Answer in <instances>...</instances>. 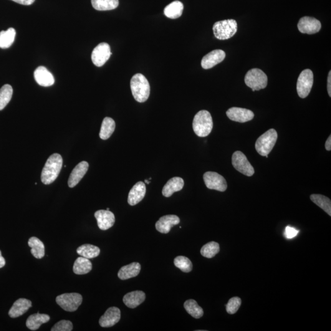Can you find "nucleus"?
Listing matches in <instances>:
<instances>
[{"mask_svg":"<svg viewBox=\"0 0 331 331\" xmlns=\"http://www.w3.org/2000/svg\"><path fill=\"white\" fill-rule=\"evenodd\" d=\"M63 166V158L60 154L54 153L47 159L41 173L42 183L45 185L54 183L59 176Z\"/></svg>","mask_w":331,"mask_h":331,"instance_id":"1","label":"nucleus"},{"mask_svg":"<svg viewBox=\"0 0 331 331\" xmlns=\"http://www.w3.org/2000/svg\"><path fill=\"white\" fill-rule=\"evenodd\" d=\"M131 92L136 102H146L150 93V87L148 80L142 74H136L131 78L130 82Z\"/></svg>","mask_w":331,"mask_h":331,"instance_id":"2","label":"nucleus"},{"mask_svg":"<svg viewBox=\"0 0 331 331\" xmlns=\"http://www.w3.org/2000/svg\"><path fill=\"white\" fill-rule=\"evenodd\" d=\"M194 132L199 137H206L213 128V120L211 113L207 110L199 111L194 116L193 122Z\"/></svg>","mask_w":331,"mask_h":331,"instance_id":"3","label":"nucleus"},{"mask_svg":"<svg viewBox=\"0 0 331 331\" xmlns=\"http://www.w3.org/2000/svg\"><path fill=\"white\" fill-rule=\"evenodd\" d=\"M278 138V134L274 129H270L263 135L260 136L255 143L257 152L262 156H268L275 146Z\"/></svg>","mask_w":331,"mask_h":331,"instance_id":"4","label":"nucleus"},{"mask_svg":"<svg viewBox=\"0 0 331 331\" xmlns=\"http://www.w3.org/2000/svg\"><path fill=\"white\" fill-rule=\"evenodd\" d=\"M237 30V22L234 19L217 22L213 26L215 37L220 40L231 38L236 34Z\"/></svg>","mask_w":331,"mask_h":331,"instance_id":"5","label":"nucleus"},{"mask_svg":"<svg viewBox=\"0 0 331 331\" xmlns=\"http://www.w3.org/2000/svg\"><path fill=\"white\" fill-rule=\"evenodd\" d=\"M267 76L262 70L254 68L247 72L245 76V83L252 88L253 92L264 89L267 87Z\"/></svg>","mask_w":331,"mask_h":331,"instance_id":"6","label":"nucleus"},{"mask_svg":"<svg viewBox=\"0 0 331 331\" xmlns=\"http://www.w3.org/2000/svg\"><path fill=\"white\" fill-rule=\"evenodd\" d=\"M56 302L62 309L67 312L77 310L82 302V296L79 293H65L58 295Z\"/></svg>","mask_w":331,"mask_h":331,"instance_id":"7","label":"nucleus"},{"mask_svg":"<svg viewBox=\"0 0 331 331\" xmlns=\"http://www.w3.org/2000/svg\"><path fill=\"white\" fill-rule=\"evenodd\" d=\"M313 84V74L309 69L302 71L298 77L297 92L300 98H305L309 95Z\"/></svg>","mask_w":331,"mask_h":331,"instance_id":"8","label":"nucleus"},{"mask_svg":"<svg viewBox=\"0 0 331 331\" xmlns=\"http://www.w3.org/2000/svg\"><path fill=\"white\" fill-rule=\"evenodd\" d=\"M232 164L234 168L244 175L251 177L255 173V169L250 163L246 156L241 151H236L232 156Z\"/></svg>","mask_w":331,"mask_h":331,"instance_id":"9","label":"nucleus"},{"mask_svg":"<svg viewBox=\"0 0 331 331\" xmlns=\"http://www.w3.org/2000/svg\"><path fill=\"white\" fill-rule=\"evenodd\" d=\"M204 183L209 189L223 192L227 189L226 181L223 176L216 172H206L203 176Z\"/></svg>","mask_w":331,"mask_h":331,"instance_id":"10","label":"nucleus"},{"mask_svg":"<svg viewBox=\"0 0 331 331\" xmlns=\"http://www.w3.org/2000/svg\"><path fill=\"white\" fill-rule=\"evenodd\" d=\"M111 55L112 53L110 45L108 43H100L92 52V60L93 64L98 67H102L110 59Z\"/></svg>","mask_w":331,"mask_h":331,"instance_id":"11","label":"nucleus"},{"mask_svg":"<svg viewBox=\"0 0 331 331\" xmlns=\"http://www.w3.org/2000/svg\"><path fill=\"white\" fill-rule=\"evenodd\" d=\"M297 28L302 34L312 35L319 32L322 24L317 19L305 16L299 20Z\"/></svg>","mask_w":331,"mask_h":331,"instance_id":"12","label":"nucleus"},{"mask_svg":"<svg viewBox=\"0 0 331 331\" xmlns=\"http://www.w3.org/2000/svg\"><path fill=\"white\" fill-rule=\"evenodd\" d=\"M226 115L230 120L239 123L249 122L254 118V113L247 109L233 107L229 109Z\"/></svg>","mask_w":331,"mask_h":331,"instance_id":"13","label":"nucleus"},{"mask_svg":"<svg viewBox=\"0 0 331 331\" xmlns=\"http://www.w3.org/2000/svg\"><path fill=\"white\" fill-rule=\"evenodd\" d=\"M98 226L100 229L106 231L113 226L115 219L114 214L108 210H100L95 213Z\"/></svg>","mask_w":331,"mask_h":331,"instance_id":"14","label":"nucleus"},{"mask_svg":"<svg viewBox=\"0 0 331 331\" xmlns=\"http://www.w3.org/2000/svg\"><path fill=\"white\" fill-rule=\"evenodd\" d=\"M225 57L226 54L223 50H214L203 58L201 61V67L205 70L211 69L215 66L223 62Z\"/></svg>","mask_w":331,"mask_h":331,"instance_id":"15","label":"nucleus"},{"mask_svg":"<svg viewBox=\"0 0 331 331\" xmlns=\"http://www.w3.org/2000/svg\"><path fill=\"white\" fill-rule=\"evenodd\" d=\"M121 318L120 310L117 307L109 308L105 314L100 318L99 323L103 328L112 327L119 322Z\"/></svg>","mask_w":331,"mask_h":331,"instance_id":"16","label":"nucleus"},{"mask_svg":"<svg viewBox=\"0 0 331 331\" xmlns=\"http://www.w3.org/2000/svg\"><path fill=\"white\" fill-rule=\"evenodd\" d=\"M180 219L175 215H168L161 217L155 224V228L158 232L163 234L168 233L172 227L180 223Z\"/></svg>","mask_w":331,"mask_h":331,"instance_id":"17","label":"nucleus"},{"mask_svg":"<svg viewBox=\"0 0 331 331\" xmlns=\"http://www.w3.org/2000/svg\"><path fill=\"white\" fill-rule=\"evenodd\" d=\"M88 167H89V165H88L87 161H82L75 167L72 173L70 174L69 179H68V186L70 188H73L79 183L83 176L87 173Z\"/></svg>","mask_w":331,"mask_h":331,"instance_id":"18","label":"nucleus"},{"mask_svg":"<svg viewBox=\"0 0 331 331\" xmlns=\"http://www.w3.org/2000/svg\"><path fill=\"white\" fill-rule=\"evenodd\" d=\"M146 186L143 182H139L131 189L128 194V203L130 206H135L145 198Z\"/></svg>","mask_w":331,"mask_h":331,"instance_id":"19","label":"nucleus"},{"mask_svg":"<svg viewBox=\"0 0 331 331\" xmlns=\"http://www.w3.org/2000/svg\"><path fill=\"white\" fill-rule=\"evenodd\" d=\"M35 80L42 87H50L54 85L55 79L51 73L44 67H39L35 71Z\"/></svg>","mask_w":331,"mask_h":331,"instance_id":"20","label":"nucleus"},{"mask_svg":"<svg viewBox=\"0 0 331 331\" xmlns=\"http://www.w3.org/2000/svg\"><path fill=\"white\" fill-rule=\"evenodd\" d=\"M32 307V303L30 300L21 298L14 303L9 310L8 314L12 318L21 317Z\"/></svg>","mask_w":331,"mask_h":331,"instance_id":"21","label":"nucleus"},{"mask_svg":"<svg viewBox=\"0 0 331 331\" xmlns=\"http://www.w3.org/2000/svg\"><path fill=\"white\" fill-rule=\"evenodd\" d=\"M146 299V294L142 291H135L127 293L123 298L124 304L131 309H135L145 301Z\"/></svg>","mask_w":331,"mask_h":331,"instance_id":"22","label":"nucleus"},{"mask_svg":"<svg viewBox=\"0 0 331 331\" xmlns=\"http://www.w3.org/2000/svg\"><path fill=\"white\" fill-rule=\"evenodd\" d=\"M184 181L183 179L179 178V177H175L169 180L166 185L164 186L162 194L166 198L173 195L175 192L181 191L184 188Z\"/></svg>","mask_w":331,"mask_h":331,"instance_id":"23","label":"nucleus"},{"mask_svg":"<svg viewBox=\"0 0 331 331\" xmlns=\"http://www.w3.org/2000/svg\"><path fill=\"white\" fill-rule=\"evenodd\" d=\"M141 269V264L139 262H133V263L123 266L118 272V277L121 280H128L138 276Z\"/></svg>","mask_w":331,"mask_h":331,"instance_id":"24","label":"nucleus"},{"mask_svg":"<svg viewBox=\"0 0 331 331\" xmlns=\"http://www.w3.org/2000/svg\"><path fill=\"white\" fill-rule=\"evenodd\" d=\"M49 315L40 314L38 312L36 314L30 315L27 320L26 326L29 330L36 331L38 330L42 324L46 323L50 320Z\"/></svg>","mask_w":331,"mask_h":331,"instance_id":"25","label":"nucleus"},{"mask_svg":"<svg viewBox=\"0 0 331 331\" xmlns=\"http://www.w3.org/2000/svg\"><path fill=\"white\" fill-rule=\"evenodd\" d=\"M92 269V264L89 259L80 257L75 260L73 266V272L77 275L88 274Z\"/></svg>","mask_w":331,"mask_h":331,"instance_id":"26","label":"nucleus"},{"mask_svg":"<svg viewBox=\"0 0 331 331\" xmlns=\"http://www.w3.org/2000/svg\"><path fill=\"white\" fill-rule=\"evenodd\" d=\"M184 4L179 1H174L166 6L164 10L165 16L169 19H178L183 14Z\"/></svg>","mask_w":331,"mask_h":331,"instance_id":"27","label":"nucleus"},{"mask_svg":"<svg viewBox=\"0 0 331 331\" xmlns=\"http://www.w3.org/2000/svg\"><path fill=\"white\" fill-rule=\"evenodd\" d=\"M29 246L31 247V253L35 257L41 259L45 255V247L41 241L36 237H32L29 239Z\"/></svg>","mask_w":331,"mask_h":331,"instance_id":"28","label":"nucleus"},{"mask_svg":"<svg viewBox=\"0 0 331 331\" xmlns=\"http://www.w3.org/2000/svg\"><path fill=\"white\" fill-rule=\"evenodd\" d=\"M115 128V122L112 118H104L100 132V138L103 140H108L112 136Z\"/></svg>","mask_w":331,"mask_h":331,"instance_id":"29","label":"nucleus"},{"mask_svg":"<svg viewBox=\"0 0 331 331\" xmlns=\"http://www.w3.org/2000/svg\"><path fill=\"white\" fill-rule=\"evenodd\" d=\"M16 32L13 28L0 32V48L7 49L11 46L16 37Z\"/></svg>","mask_w":331,"mask_h":331,"instance_id":"30","label":"nucleus"},{"mask_svg":"<svg viewBox=\"0 0 331 331\" xmlns=\"http://www.w3.org/2000/svg\"><path fill=\"white\" fill-rule=\"evenodd\" d=\"M77 254L80 257L87 259H92L99 256L100 249L99 247L90 244H84L77 249Z\"/></svg>","mask_w":331,"mask_h":331,"instance_id":"31","label":"nucleus"},{"mask_svg":"<svg viewBox=\"0 0 331 331\" xmlns=\"http://www.w3.org/2000/svg\"><path fill=\"white\" fill-rule=\"evenodd\" d=\"M310 199L323 211L331 216V201L328 197L322 194H313L310 196Z\"/></svg>","mask_w":331,"mask_h":331,"instance_id":"32","label":"nucleus"},{"mask_svg":"<svg viewBox=\"0 0 331 331\" xmlns=\"http://www.w3.org/2000/svg\"><path fill=\"white\" fill-rule=\"evenodd\" d=\"M92 4L98 11H110L117 8L119 1L118 0H92Z\"/></svg>","mask_w":331,"mask_h":331,"instance_id":"33","label":"nucleus"},{"mask_svg":"<svg viewBox=\"0 0 331 331\" xmlns=\"http://www.w3.org/2000/svg\"><path fill=\"white\" fill-rule=\"evenodd\" d=\"M184 308L189 315L196 319H199L204 315L203 309L199 306L196 300L193 299L187 300L184 303Z\"/></svg>","mask_w":331,"mask_h":331,"instance_id":"34","label":"nucleus"},{"mask_svg":"<svg viewBox=\"0 0 331 331\" xmlns=\"http://www.w3.org/2000/svg\"><path fill=\"white\" fill-rule=\"evenodd\" d=\"M12 94H13V89L11 85L6 84L2 86L0 89V110H3L9 103Z\"/></svg>","mask_w":331,"mask_h":331,"instance_id":"35","label":"nucleus"},{"mask_svg":"<svg viewBox=\"0 0 331 331\" xmlns=\"http://www.w3.org/2000/svg\"><path fill=\"white\" fill-rule=\"evenodd\" d=\"M219 252V244L216 242H211L202 247L201 254L207 258H212L218 254Z\"/></svg>","mask_w":331,"mask_h":331,"instance_id":"36","label":"nucleus"},{"mask_svg":"<svg viewBox=\"0 0 331 331\" xmlns=\"http://www.w3.org/2000/svg\"><path fill=\"white\" fill-rule=\"evenodd\" d=\"M174 265L182 271L188 273L191 272L193 269V264L188 257L184 256H179L174 259Z\"/></svg>","mask_w":331,"mask_h":331,"instance_id":"37","label":"nucleus"},{"mask_svg":"<svg viewBox=\"0 0 331 331\" xmlns=\"http://www.w3.org/2000/svg\"><path fill=\"white\" fill-rule=\"evenodd\" d=\"M241 298L238 297H234L229 300L228 304L226 305L227 312L229 314L233 315L236 313L239 309L241 305Z\"/></svg>","mask_w":331,"mask_h":331,"instance_id":"38","label":"nucleus"},{"mask_svg":"<svg viewBox=\"0 0 331 331\" xmlns=\"http://www.w3.org/2000/svg\"><path fill=\"white\" fill-rule=\"evenodd\" d=\"M73 323L68 320H61L52 328V331H71L73 330Z\"/></svg>","mask_w":331,"mask_h":331,"instance_id":"39","label":"nucleus"},{"mask_svg":"<svg viewBox=\"0 0 331 331\" xmlns=\"http://www.w3.org/2000/svg\"><path fill=\"white\" fill-rule=\"evenodd\" d=\"M299 230L293 228V227L288 226L286 227V228H285L284 236L287 239H293L297 236L298 233H299Z\"/></svg>","mask_w":331,"mask_h":331,"instance_id":"40","label":"nucleus"},{"mask_svg":"<svg viewBox=\"0 0 331 331\" xmlns=\"http://www.w3.org/2000/svg\"><path fill=\"white\" fill-rule=\"evenodd\" d=\"M12 1L23 5H31L34 3L35 0H12Z\"/></svg>","mask_w":331,"mask_h":331,"instance_id":"41","label":"nucleus"},{"mask_svg":"<svg viewBox=\"0 0 331 331\" xmlns=\"http://www.w3.org/2000/svg\"><path fill=\"white\" fill-rule=\"evenodd\" d=\"M328 92L330 97H331V72L329 73L328 77Z\"/></svg>","mask_w":331,"mask_h":331,"instance_id":"42","label":"nucleus"},{"mask_svg":"<svg viewBox=\"0 0 331 331\" xmlns=\"http://www.w3.org/2000/svg\"><path fill=\"white\" fill-rule=\"evenodd\" d=\"M325 148L328 151H331V136H330L329 138H328L327 142L325 144Z\"/></svg>","mask_w":331,"mask_h":331,"instance_id":"43","label":"nucleus"},{"mask_svg":"<svg viewBox=\"0 0 331 331\" xmlns=\"http://www.w3.org/2000/svg\"><path fill=\"white\" fill-rule=\"evenodd\" d=\"M5 264H6V261H5L4 257H2L1 252L0 251V268L3 267Z\"/></svg>","mask_w":331,"mask_h":331,"instance_id":"44","label":"nucleus"},{"mask_svg":"<svg viewBox=\"0 0 331 331\" xmlns=\"http://www.w3.org/2000/svg\"><path fill=\"white\" fill-rule=\"evenodd\" d=\"M150 181H151L146 180H146H145V183H146V184H149L150 183Z\"/></svg>","mask_w":331,"mask_h":331,"instance_id":"45","label":"nucleus"}]
</instances>
